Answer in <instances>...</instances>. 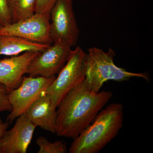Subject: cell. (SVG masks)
I'll list each match as a JSON object with an SVG mask.
<instances>
[{
  "label": "cell",
  "instance_id": "1",
  "mask_svg": "<svg viewBox=\"0 0 153 153\" xmlns=\"http://www.w3.org/2000/svg\"><path fill=\"white\" fill-rule=\"evenodd\" d=\"M112 95L111 91H94L85 78L66 94L57 106L55 134L76 138L93 122Z\"/></svg>",
  "mask_w": 153,
  "mask_h": 153
},
{
  "label": "cell",
  "instance_id": "2",
  "mask_svg": "<svg viewBox=\"0 0 153 153\" xmlns=\"http://www.w3.org/2000/svg\"><path fill=\"white\" fill-rule=\"evenodd\" d=\"M123 106L108 105L81 132L69 148V153H98L118 134L123 122Z\"/></svg>",
  "mask_w": 153,
  "mask_h": 153
},
{
  "label": "cell",
  "instance_id": "3",
  "mask_svg": "<svg viewBox=\"0 0 153 153\" xmlns=\"http://www.w3.org/2000/svg\"><path fill=\"white\" fill-rule=\"evenodd\" d=\"M115 55L114 51L111 48L107 52L97 47L88 49L85 59V79L92 90L98 92L108 80L123 82L133 77L149 80L148 73L129 72L118 67L114 61Z\"/></svg>",
  "mask_w": 153,
  "mask_h": 153
},
{
  "label": "cell",
  "instance_id": "4",
  "mask_svg": "<svg viewBox=\"0 0 153 153\" xmlns=\"http://www.w3.org/2000/svg\"><path fill=\"white\" fill-rule=\"evenodd\" d=\"M85 59L86 53L79 46L71 50L58 76L44 91L51 97L56 108L71 89L85 79Z\"/></svg>",
  "mask_w": 153,
  "mask_h": 153
},
{
  "label": "cell",
  "instance_id": "5",
  "mask_svg": "<svg viewBox=\"0 0 153 153\" xmlns=\"http://www.w3.org/2000/svg\"><path fill=\"white\" fill-rule=\"evenodd\" d=\"M50 35L53 43L66 42L76 46L79 31L73 9V0H57L50 14Z\"/></svg>",
  "mask_w": 153,
  "mask_h": 153
},
{
  "label": "cell",
  "instance_id": "6",
  "mask_svg": "<svg viewBox=\"0 0 153 153\" xmlns=\"http://www.w3.org/2000/svg\"><path fill=\"white\" fill-rule=\"evenodd\" d=\"M55 76H23L21 85L8 94L12 109L7 117V121L11 123L20 115L27 111L33 102L53 82Z\"/></svg>",
  "mask_w": 153,
  "mask_h": 153
},
{
  "label": "cell",
  "instance_id": "7",
  "mask_svg": "<svg viewBox=\"0 0 153 153\" xmlns=\"http://www.w3.org/2000/svg\"><path fill=\"white\" fill-rule=\"evenodd\" d=\"M71 48L64 41H55L30 62L26 74L33 77L55 76L67 62Z\"/></svg>",
  "mask_w": 153,
  "mask_h": 153
},
{
  "label": "cell",
  "instance_id": "8",
  "mask_svg": "<svg viewBox=\"0 0 153 153\" xmlns=\"http://www.w3.org/2000/svg\"><path fill=\"white\" fill-rule=\"evenodd\" d=\"M50 19L49 15L35 13L20 22L2 27L0 30V36H19L40 44H52Z\"/></svg>",
  "mask_w": 153,
  "mask_h": 153
},
{
  "label": "cell",
  "instance_id": "9",
  "mask_svg": "<svg viewBox=\"0 0 153 153\" xmlns=\"http://www.w3.org/2000/svg\"><path fill=\"white\" fill-rule=\"evenodd\" d=\"M37 126L26 113L18 117L13 127L4 134L0 141V153H26Z\"/></svg>",
  "mask_w": 153,
  "mask_h": 153
},
{
  "label": "cell",
  "instance_id": "10",
  "mask_svg": "<svg viewBox=\"0 0 153 153\" xmlns=\"http://www.w3.org/2000/svg\"><path fill=\"white\" fill-rule=\"evenodd\" d=\"M40 52L29 51L0 60V82L6 86L8 93L21 85L28 66Z\"/></svg>",
  "mask_w": 153,
  "mask_h": 153
},
{
  "label": "cell",
  "instance_id": "11",
  "mask_svg": "<svg viewBox=\"0 0 153 153\" xmlns=\"http://www.w3.org/2000/svg\"><path fill=\"white\" fill-rule=\"evenodd\" d=\"M34 124L55 134L57 110L52 99L44 91L33 102L26 112Z\"/></svg>",
  "mask_w": 153,
  "mask_h": 153
},
{
  "label": "cell",
  "instance_id": "12",
  "mask_svg": "<svg viewBox=\"0 0 153 153\" xmlns=\"http://www.w3.org/2000/svg\"><path fill=\"white\" fill-rule=\"evenodd\" d=\"M51 44H40L14 36H0V55L17 56L23 52H41Z\"/></svg>",
  "mask_w": 153,
  "mask_h": 153
},
{
  "label": "cell",
  "instance_id": "13",
  "mask_svg": "<svg viewBox=\"0 0 153 153\" xmlns=\"http://www.w3.org/2000/svg\"><path fill=\"white\" fill-rule=\"evenodd\" d=\"M36 0H7L12 23L20 22L35 13Z\"/></svg>",
  "mask_w": 153,
  "mask_h": 153
},
{
  "label": "cell",
  "instance_id": "14",
  "mask_svg": "<svg viewBox=\"0 0 153 153\" xmlns=\"http://www.w3.org/2000/svg\"><path fill=\"white\" fill-rule=\"evenodd\" d=\"M36 143L39 147L38 153H66L68 151L63 140L50 143L45 137H40L36 140Z\"/></svg>",
  "mask_w": 153,
  "mask_h": 153
},
{
  "label": "cell",
  "instance_id": "15",
  "mask_svg": "<svg viewBox=\"0 0 153 153\" xmlns=\"http://www.w3.org/2000/svg\"><path fill=\"white\" fill-rule=\"evenodd\" d=\"M57 1V0H36L35 13L50 16V12Z\"/></svg>",
  "mask_w": 153,
  "mask_h": 153
},
{
  "label": "cell",
  "instance_id": "16",
  "mask_svg": "<svg viewBox=\"0 0 153 153\" xmlns=\"http://www.w3.org/2000/svg\"><path fill=\"white\" fill-rule=\"evenodd\" d=\"M8 91L4 84L0 82V112L11 111L12 109L8 97Z\"/></svg>",
  "mask_w": 153,
  "mask_h": 153
},
{
  "label": "cell",
  "instance_id": "17",
  "mask_svg": "<svg viewBox=\"0 0 153 153\" xmlns=\"http://www.w3.org/2000/svg\"><path fill=\"white\" fill-rule=\"evenodd\" d=\"M0 24L3 27L12 24L7 0H0Z\"/></svg>",
  "mask_w": 153,
  "mask_h": 153
},
{
  "label": "cell",
  "instance_id": "18",
  "mask_svg": "<svg viewBox=\"0 0 153 153\" xmlns=\"http://www.w3.org/2000/svg\"><path fill=\"white\" fill-rule=\"evenodd\" d=\"M10 123L8 122H3L1 119L0 117V141L4 134L7 131L10 126Z\"/></svg>",
  "mask_w": 153,
  "mask_h": 153
},
{
  "label": "cell",
  "instance_id": "19",
  "mask_svg": "<svg viewBox=\"0 0 153 153\" xmlns=\"http://www.w3.org/2000/svg\"><path fill=\"white\" fill-rule=\"evenodd\" d=\"M3 26L1 25V24H0V30H1V28Z\"/></svg>",
  "mask_w": 153,
  "mask_h": 153
}]
</instances>
